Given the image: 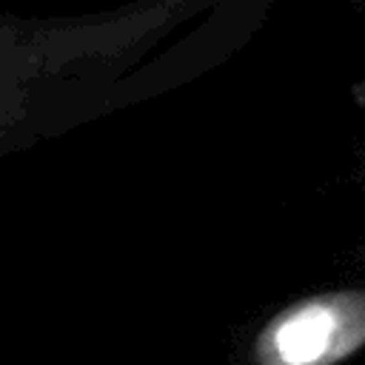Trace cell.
Here are the masks:
<instances>
[{
    "label": "cell",
    "instance_id": "cell-1",
    "mask_svg": "<svg viewBox=\"0 0 365 365\" xmlns=\"http://www.w3.org/2000/svg\"><path fill=\"white\" fill-rule=\"evenodd\" d=\"M365 342V294L305 299L257 336V365H334Z\"/></svg>",
    "mask_w": 365,
    "mask_h": 365
},
{
    "label": "cell",
    "instance_id": "cell-2",
    "mask_svg": "<svg viewBox=\"0 0 365 365\" xmlns=\"http://www.w3.org/2000/svg\"><path fill=\"white\" fill-rule=\"evenodd\" d=\"M20 114H23V97L17 88V74H11V68L0 63V151L11 145Z\"/></svg>",
    "mask_w": 365,
    "mask_h": 365
}]
</instances>
